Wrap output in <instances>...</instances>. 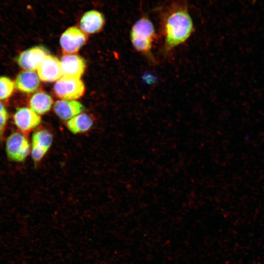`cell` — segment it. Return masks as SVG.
I'll use <instances>...</instances> for the list:
<instances>
[{
	"instance_id": "1",
	"label": "cell",
	"mask_w": 264,
	"mask_h": 264,
	"mask_svg": "<svg viewBox=\"0 0 264 264\" xmlns=\"http://www.w3.org/2000/svg\"><path fill=\"white\" fill-rule=\"evenodd\" d=\"M160 32L163 38L162 53L167 55L185 43L195 30L192 19L185 2L175 1L161 15Z\"/></svg>"
},
{
	"instance_id": "2",
	"label": "cell",
	"mask_w": 264,
	"mask_h": 264,
	"mask_svg": "<svg viewBox=\"0 0 264 264\" xmlns=\"http://www.w3.org/2000/svg\"><path fill=\"white\" fill-rule=\"evenodd\" d=\"M130 39L136 51L151 64H156L152 49L157 34L153 22L147 16H142L133 24L130 32Z\"/></svg>"
},
{
	"instance_id": "3",
	"label": "cell",
	"mask_w": 264,
	"mask_h": 264,
	"mask_svg": "<svg viewBox=\"0 0 264 264\" xmlns=\"http://www.w3.org/2000/svg\"><path fill=\"white\" fill-rule=\"evenodd\" d=\"M30 151V144L24 133L14 132L7 138L6 152L8 158L11 160L23 161Z\"/></svg>"
},
{
	"instance_id": "4",
	"label": "cell",
	"mask_w": 264,
	"mask_h": 264,
	"mask_svg": "<svg viewBox=\"0 0 264 264\" xmlns=\"http://www.w3.org/2000/svg\"><path fill=\"white\" fill-rule=\"evenodd\" d=\"M53 90L55 94L62 100H73L83 95L85 87L80 79L62 77L56 82Z\"/></svg>"
},
{
	"instance_id": "5",
	"label": "cell",
	"mask_w": 264,
	"mask_h": 264,
	"mask_svg": "<svg viewBox=\"0 0 264 264\" xmlns=\"http://www.w3.org/2000/svg\"><path fill=\"white\" fill-rule=\"evenodd\" d=\"M48 54L49 51L44 46H35L21 52L17 57L16 62L24 70L35 71Z\"/></svg>"
},
{
	"instance_id": "6",
	"label": "cell",
	"mask_w": 264,
	"mask_h": 264,
	"mask_svg": "<svg viewBox=\"0 0 264 264\" xmlns=\"http://www.w3.org/2000/svg\"><path fill=\"white\" fill-rule=\"evenodd\" d=\"M87 36L80 28L71 26L61 35L60 44L65 54H74L86 43Z\"/></svg>"
},
{
	"instance_id": "7",
	"label": "cell",
	"mask_w": 264,
	"mask_h": 264,
	"mask_svg": "<svg viewBox=\"0 0 264 264\" xmlns=\"http://www.w3.org/2000/svg\"><path fill=\"white\" fill-rule=\"evenodd\" d=\"M13 119L15 126L24 134L39 126L42 121L39 114L28 107L17 108Z\"/></svg>"
},
{
	"instance_id": "8",
	"label": "cell",
	"mask_w": 264,
	"mask_h": 264,
	"mask_svg": "<svg viewBox=\"0 0 264 264\" xmlns=\"http://www.w3.org/2000/svg\"><path fill=\"white\" fill-rule=\"evenodd\" d=\"M37 70L40 79L43 82H54L62 76L61 61L50 54L45 57Z\"/></svg>"
},
{
	"instance_id": "9",
	"label": "cell",
	"mask_w": 264,
	"mask_h": 264,
	"mask_svg": "<svg viewBox=\"0 0 264 264\" xmlns=\"http://www.w3.org/2000/svg\"><path fill=\"white\" fill-rule=\"evenodd\" d=\"M63 77L80 79L86 68V62L75 54H64L61 60Z\"/></svg>"
},
{
	"instance_id": "10",
	"label": "cell",
	"mask_w": 264,
	"mask_h": 264,
	"mask_svg": "<svg viewBox=\"0 0 264 264\" xmlns=\"http://www.w3.org/2000/svg\"><path fill=\"white\" fill-rule=\"evenodd\" d=\"M105 22V18L102 13L96 10H90L82 16L80 28L86 34H94L102 29Z\"/></svg>"
},
{
	"instance_id": "11",
	"label": "cell",
	"mask_w": 264,
	"mask_h": 264,
	"mask_svg": "<svg viewBox=\"0 0 264 264\" xmlns=\"http://www.w3.org/2000/svg\"><path fill=\"white\" fill-rule=\"evenodd\" d=\"M40 80L38 74L34 71L23 70L15 78V88L22 93H33L40 87Z\"/></svg>"
},
{
	"instance_id": "12",
	"label": "cell",
	"mask_w": 264,
	"mask_h": 264,
	"mask_svg": "<svg viewBox=\"0 0 264 264\" xmlns=\"http://www.w3.org/2000/svg\"><path fill=\"white\" fill-rule=\"evenodd\" d=\"M84 109L81 103L75 100H58L53 106L55 113L62 120H69L81 113Z\"/></svg>"
},
{
	"instance_id": "13",
	"label": "cell",
	"mask_w": 264,
	"mask_h": 264,
	"mask_svg": "<svg viewBox=\"0 0 264 264\" xmlns=\"http://www.w3.org/2000/svg\"><path fill=\"white\" fill-rule=\"evenodd\" d=\"M52 97L47 93L40 91L34 93L29 100L30 108L38 114H43L51 109Z\"/></svg>"
},
{
	"instance_id": "14",
	"label": "cell",
	"mask_w": 264,
	"mask_h": 264,
	"mask_svg": "<svg viewBox=\"0 0 264 264\" xmlns=\"http://www.w3.org/2000/svg\"><path fill=\"white\" fill-rule=\"evenodd\" d=\"M93 125L91 117L88 114L80 113L67 121L66 126L74 134L82 133L89 130Z\"/></svg>"
},
{
	"instance_id": "15",
	"label": "cell",
	"mask_w": 264,
	"mask_h": 264,
	"mask_svg": "<svg viewBox=\"0 0 264 264\" xmlns=\"http://www.w3.org/2000/svg\"><path fill=\"white\" fill-rule=\"evenodd\" d=\"M53 141L51 133L46 130H40L34 132L32 144L38 145L48 150Z\"/></svg>"
},
{
	"instance_id": "16",
	"label": "cell",
	"mask_w": 264,
	"mask_h": 264,
	"mask_svg": "<svg viewBox=\"0 0 264 264\" xmlns=\"http://www.w3.org/2000/svg\"><path fill=\"white\" fill-rule=\"evenodd\" d=\"M15 88V82L13 80L6 76H0V101L10 98Z\"/></svg>"
},
{
	"instance_id": "17",
	"label": "cell",
	"mask_w": 264,
	"mask_h": 264,
	"mask_svg": "<svg viewBox=\"0 0 264 264\" xmlns=\"http://www.w3.org/2000/svg\"><path fill=\"white\" fill-rule=\"evenodd\" d=\"M48 150L44 147L32 144L31 154L32 159L35 162L40 161L46 154Z\"/></svg>"
},
{
	"instance_id": "18",
	"label": "cell",
	"mask_w": 264,
	"mask_h": 264,
	"mask_svg": "<svg viewBox=\"0 0 264 264\" xmlns=\"http://www.w3.org/2000/svg\"><path fill=\"white\" fill-rule=\"evenodd\" d=\"M8 120V113L7 110H0V137L3 136Z\"/></svg>"
}]
</instances>
